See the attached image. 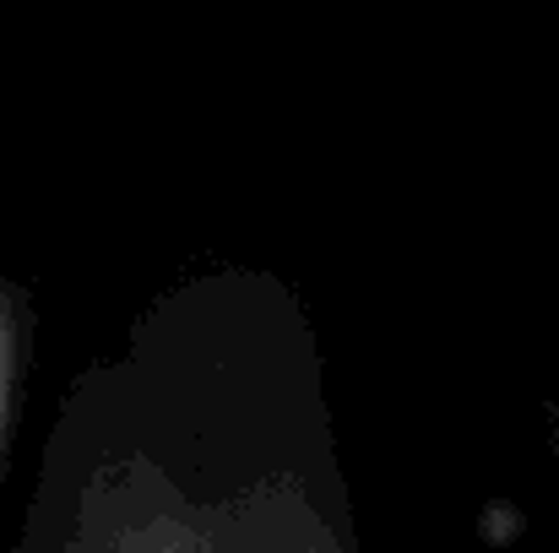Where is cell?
<instances>
[{"label": "cell", "instance_id": "cell-1", "mask_svg": "<svg viewBox=\"0 0 559 553\" xmlns=\"http://www.w3.org/2000/svg\"><path fill=\"white\" fill-rule=\"evenodd\" d=\"M11 348H16V326H11V299L0 293V429H5V396H11Z\"/></svg>", "mask_w": 559, "mask_h": 553}]
</instances>
